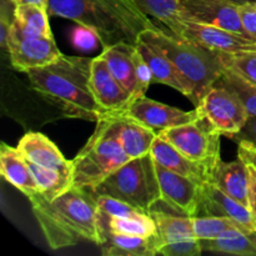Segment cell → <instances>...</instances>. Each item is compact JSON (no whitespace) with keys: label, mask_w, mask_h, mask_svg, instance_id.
Masks as SVG:
<instances>
[{"label":"cell","mask_w":256,"mask_h":256,"mask_svg":"<svg viewBox=\"0 0 256 256\" xmlns=\"http://www.w3.org/2000/svg\"><path fill=\"white\" fill-rule=\"evenodd\" d=\"M28 199L50 249H64L80 242L99 245V208L90 190L72 186L52 200L42 194Z\"/></svg>","instance_id":"cell-1"},{"label":"cell","mask_w":256,"mask_h":256,"mask_svg":"<svg viewBox=\"0 0 256 256\" xmlns=\"http://www.w3.org/2000/svg\"><path fill=\"white\" fill-rule=\"evenodd\" d=\"M92 58L60 55L56 62L26 72L32 89L66 116L98 122L108 114L92 89Z\"/></svg>","instance_id":"cell-2"},{"label":"cell","mask_w":256,"mask_h":256,"mask_svg":"<svg viewBox=\"0 0 256 256\" xmlns=\"http://www.w3.org/2000/svg\"><path fill=\"white\" fill-rule=\"evenodd\" d=\"M48 10L94 30L102 48L119 42L136 45L144 30L155 28L135 0H49Z\"/></svg>","instance_id":"cell-3"},{"label":"cell","mask_w":256,"mask_h":256,"mask_svg":"<svg viewBox=\"0 0 256 256\" xmlns=\"http://www.w3.org/2000/svg\"><path fill=\"white\" fill-rule=\"evenodd\" d=\"M140 40L156 46L172 62L178 74L190 90V102L196 108L204 95L222 76L224 64L219 52L178 36L160 28L144 30Z\"/></svg>","instance_id":"cell-4"},{"label":"cell","mask_w":256,"mask_h":256,"mask_svg":"<svg viewBox=\"0 0 256 256\" xmlns=\"http://www.w3.org/2000/svg\"><path fill=\"white\" fill-rule=\"evenodd\" d=\"M90 192L98 196L122 200L149 212L152 205L162 199L155 160L152 154L130 159Z\"/></svg>","instance_id":"cell-5"},{"label":"cell","mask_w":256,"mask_h":256,"mask_svg":"<svg viewBox=\"0 0 256 256\" xmlns=\"http://www.w3.org/2000/svg\"><path fill=\"white\" fill-rule=\"evenodd\" d=\"M96 124L94 134L72 160L74 188L95 189L102 180L130 160L120 142L108 132L104 125Z\"/></svg>","instance_id":"cell-6"},{"label":"cell","mask_w":256,"mask_h":256,"mask_svg":"<svg viewBox=\"0 0 256 256\" xmlns=\"http://www.w3.org/2000/svg\"><path fill=\"white\" fill-rule=\"evenodd\" d=\"M158 135L174 145L185 156L206 165L212 170L220 160L222 134L200 115L194 122L169 128Z\"/></svg>","instance_id":"cell-7"},{"label":"cell","mask_w":256,"mask_h":256,"mask_svg":"<svg viewBox=\"0 0 256 256\" xmlns=\"http://www.w3.org/2000/svg\"><path fill=\"white\" fill-rule=\"evenodd\" d=\"M195 109L218 132L228 138L240 132L250 116L240 98L219 82L210 88Z\"/></svg>","instance_id":"cell-8"},{"label":"cell","mask_w":256,"mask_h":256,"mask_svg":"<svg viewBox=\"0 0 256 256\" xmlns=\"http://www.w3.org/2000/svg\"><path fill=\"white\" fill-rule=\"evenodd\" d=\"M168 29L178 36L222 54L256 52V42L236 32L179 18Z\"/></svg>","instance_id":"cell-9"},{"label":"cell","mask_w":256,"mask_h":256,"mask_svg":"<svg viewBox=\"0 0 256 256\" xmlns=\"http://www.w3.org/2000/svg\"><path fill=\"white\" fill-rule=\"evenodd\" d=\"M182 19L212 25L245 38H252L240 18L239 4L230 0H178Z\"/></svg>","instance_id":"cell-10"},{"label":"cell","mask_w":256,"mask_h":256,"mask_svg":"<svg viewBox=\"0 0 256 256\" xmlns=\"http://www.w3.org/2000/svg\"><path fill=\"white\" fill-rule=\"evenodd\" d=\"M6 52L12 65L19 72L46 66L62 54L52 36H28L10 29Z\"/></svg>","instance_id":"cell-11"},{"label":"cell","mask_w":256,"mask_h":256,"mask_svg":"<svg viewBox=\"0 0 256 256\" xmlns=\"http://www.w3.org/2000/svg\"><path fill=\"white\" fill-rule=\"evenodd\" d=\"M162 199L179 214L196 216L202 199L204 184L176 174L155 162Z\"/></svg>","instance_id":"cell-12"},{"label":"cell","mask_w":256,"mask_h":256,"mask_svg":"<svg viewBox=\"0 0 256 256\" xmlns=\"http://www.w3.org/2000/svg\"><path fill=\"white\" fill-rule=\"evenodd\" d=\"M98 122L104 125L115 138L130 159L150 154L156 132L135 120L125 112H109Z\"/></svg>","instance_id":"cell-13"},{"label":"cell","mask_w":256,"mask_h":256,"mask_svg":"<svg viewBox=\"0 0 256 256\" xmlns=\"http://www.w3.org/2000/svg\"><path fill=\"white\" fill-rule=\"evenodd\" d=\"M124 112L156 134L169 128L194 122L199 118L196 109L185 112L145 96L134 100Z\"/></svg>","instance_id":"cell-14"},{"label":"cell","mask_w":256,"mask_h":256,"mask_svg":"<svg viewBox=\"0 0 256 256\" xmlns=\"http://www.w3.org/2000/svg\"><path fill=\"white\" fill-rule=\"evenodd\" d=\"M196 216H222L234 220L246 232H256V222L248 206L215 186L205 182L202 199Z\"/></svg>","instance_id":"cell-15"},{"label":"cell","mask_w":256,"mask_h":256,"mask_svg":"<svg viewBox=\"0 0 256 256\" xmlns=\"http://www.w3.org/2000/svg\"><path fill=\"white\" fill-rule=\"evenodd\" d=\"M92 89L98 104L109 112H124L132 102V96L108 69L104 60L99 56L92 62Z\"/></svg>","instance_id":"cell-16"},{"label":"cell","mask_w":256,"mask_h":256,"mask_svg":"<svg viewBox=\"0 0 256 256\" xmlns=\"http://www.w3.org/2000/svg\"><path fill=\"white\" fill-rule=\"evenodd\" d=\"M150 154L158 164L176 172V174L190 178L200 184L210 182L212 169L209 166L185 156L174 145L162 139L160 135H156L155 138Z\"/></svg>","instance_id":"cell-17"},{"label":"cell","mask_w":256,"mask_h":256,"mask_svg":"<svg viewBox=\"0 0 256 256\" xmlns=\"http://www.w3.org/2000/svg\"><path fill=\"white\" fill-rule=\"evenodd\" d=\"M209 182L249 208L250 170L240 158L230 162L220 159L212 168Z\"/></svg>","instance_id":"cell-18"},{"label":"cell","mask_w":256,"mask_h":256,"mask_svg":"<svg viewBox=\"0 0 256 256\" xmlns=\"http://www.w3.org/2000/svg\"><path fill=\"white\" fill-rule=\"evenodd\" d=\"M16 148L25 159L39 166L72 172V162L65 159L56 145L42 132H28L19 140Z\"/></svg>","instance_id":"cell-19"},{"label":"cell","mask_w":256,"mask_h":256,"mask_svg":"<svg viewBox=\"0 0 256 256\" xmlns=\"http://www.w3.org/2000/svg\"><path fill=\"white\" fill-rule=\"evenodd\" d=\"M99 246L105 256H154L159 255L162 242L158 232L149 238L104 232Z\"/></svg>","instance_id":"cell-20"},{"label":"cell","mask_w":256,"mask_h":256,"mask_svg":"<svg viewBox=\"0 0 256 256\" xmlns=\"http://www.w3.org/2000/svg\"><path fill=\"white\" fill-rule=\"evenodd\" d=\"M0 172L6 182L26 195L39 194L35 178L18 148H12L6 144L2 145L0 150Z\"/></svg>","instance_id":"cell-21"},{"label":"cell","mask_w":256,"mask_h":256,"mask_svg":"<svg viewBox=\"0 0 256 256\" xmlns=\"http://www.w3.org/2000/svg\"><path fill=\"white\" fill-rule=\"evenodd\" d=\"M135 50H136V45L129 44V42H119L112 46L102 48V52L100 54V58L104 60L110 72L124 86V89L129 92L132 98L136 89Z\"/></svg>","instance_id":"cell-22"},{"label":"cell","mask_w":256,"mask_h":256,"mask_svg":"<svg viewBox=\"0 0 256 256\" xmlns=\"http://www.w3.org/2000/svg\"><path fill=\"white\" fill-rule=\"evenodd\" d=\"M136 48L145 59V62H148L150 70H152V82L168 85V86L182 92V95H185L190 100L192 94H190L189 88L185 85V82H182L180 75L178 74L172 62L168 59L164 52H160L154 45L148 44V42H142L140 39L139 42L136 44Z\"/></svg>","instance_id":"cell-23"},{"label":"cell","mask_w":256,"mask_h":256,"mask_svg":"<svg viewBox=\"0 0 256 256\" xmlns=\"http://www.w3.org/2000/svg\"><path fill=\"white\" fill-rule=\"evenodd\" d=\"M12 28L28 36H52L49 24V12L35 4L15 5Z\"/></svg>","instance_id":"cell-24"},{"label":"cell","mask_w":256,"mask_h":256,"mask_svg":"<svg viewBox=\"0 0 256 256\" xmlns=\"http://www.w3.org/2000/svg\"><path fill=\"white\" fill-rule=\"evenodd\" d=\"M26 162L39 186V194H42L45 199H55L72 188V172H60L39 166L29 160H26Z\"/></svg>","instance_id":"cell-25"},{"label":"cell","mask_w":256,"mask_h":256,"mask_svg":"<svg viewBox=\"0 0 256 256\" xmlns=\"http://www.w3.org/2000/svg\"><path fill=\"white\" fill-rule=\"evenodd\" d=\"M99 232L100 240L104 232L149 238L156 234V224L150 214L140 219H122V218L105 216L99 212Z\"/></svg>","instance_id":"cell-26"},{"label":"cell","mask_w":256,"mask_h":256,"mask_svg":"<svg viewBox=\"0 0 256 256\" xmlns=\"http://www.w3.org/2000/svg\"><path fill=\"white\" fill-rule=\"evenodd\" d=\"M216 82L224 85V86L232 89L240 100L244 106L246 108L250 116H256V86L245 80L242 75L232 72L229 68L224 66L222 76Z\"/></svg>","instance_id":"cell-27"},{"label":"cell","mask_w":256,"mask_h":256,"mask_svg":"<svg viewBox=\"0 0 256 256\" xmlns=\"http://www.w3.org/2000/svg\"><path fill=\"white\" fill-rule=\"evenodd\" d=\"M192 222L195 236L199 240L216 239L232 230H244L234 220L222 216H192Z\"/></svg>","instance_id":"cell-28"},{"label":"cell","mask_w":256,"mask_h":256,"mask_svg":"<svg viewBox=\"0 0 256 256\" xmlns=\"http://www.w3.org/2000/svg\"><path fill=\"white\" fill-rule=\"evenodd\" d=\"M135 2L145 14L162 22L166 28L180 18L178 0H135Z\"/></svg>","instance_id":"cell-29"},{"label":"cell","mask_w":256,"mask_h":256,"mask_svg":"<svg viewBox=\"0 0 256 256\" xmlns=\"http://www.w3.org/2000/svg\"><path fill=\"white\" fill-rule=\"evenodd\" d=\"M219 55L224 66L238 72L256 86V52H244L236 54L219 52Z\"/></svg>","instance_id":"cell-30"},{"label":"cell","mask_w":256,"mask_h":256,"mask_svg":"<svg viewBox=\"0 0 256 256\" xmlns=\"http://www.w3.org/2000/svg\"><path fill=\"white\" fill-rule=\"evenodd\" d=\"M98 202L100 214L110 218H122V219H140L149 215V212L132 206L122 200L114 199L110 196L95 195Z\"/></svg>","instance_id":"cell-31"},{"label":"cell","mask_w":256,"mask_h":256,"mask_svg":"<svg viewBox=\"0 0 256 256\" xmlns=\"http://www.w3.org/2000/svg\"><path fill=\"white\" fill-rule=\"evenodd\" d=\"M135 59V74H136V89H135L134 95L132 98V102L134 100L139 99V98L145 96L148 89H149L150 85L152 84V72L150 70L149 65L145 62V59L142 58V55L140 54V52L135 50L134 54ZM130 102V104H132Z\"/></svg>","instance_id":"cell-32"},{"label":"cell","mask_w":256,"mask_h":256,"mask_svg":"<svg viewBox=\"0 0 256 256\" xmlns=\"http://www.w3.org/2000/svg\"><path fill=\"white\" fill-rule=\"evenodd\" d=\"M202 252L198 238L182 239L164 244L159 250V255L164 256H196Z\"/></svg>","instance_id":"cell-33"},{"label":"cell","mask_w":256,"mask_h":256,"mask_svg":"<svg viewBox=\"0 0 256 256\" xmlns=\"http://www.w3.org/2000/svg\"><path fill=\"white\" fill-rule=\"evenodd\" d=\"M72 45L80 52H92L100 42L96 32L85 25L78 24L72 32Z\"/></svg>","instance_id":"cell-34"},{"label":"cell","mask_w":256,"mask_h":256,"mask_svg":"<svg viewBox=\"0 0 256 256\" xmlns=\"http://www.w3.org/2000/svg\"><path fill=\"white\" fill-rule=\"evenodd\" d=\"M240 18L249 36L256 42V4L239 5Z\"/></svg>","instance_id":"cell-35"},{"label":"cell","mask_w":256,"mask_h":256,"mask_svg":"<svg viewBox=\"0 0 256 256\" xmlns=\"http://www.w3.org/2000/svg\"><path fill=\"white\" fill-rule=\"evenodd\" d=\"M230 139L234 142H246L256 146V116H249L244 126L236 134L232 135Z\"/></svg>","instance_id":"cell-36"},{"label":"cell","mask_w":256,"mask_h":256,"mask_svg":"<svg viewBox=\"0 0 256 256\" xmlns=\"http://www.w3.org/2000/svg\"><path fill=\"white\" fill-rule=\"evenodd\" d=\"M238 158L256 170V146L246 142H238Z\"/></svg>","instance_id":"cell-37"},{"label":"cell","mask_w":256,"mask_h":256,"mask_svg":"<svg viewBox=\"0 0 256 256\" xmlns=\"http://www.w3.org/2000/svg\"><path fill=\"white\" fill-rule=\"evenodd\" d=\"M12 18H10V14L5 9V5H2V16H0V45L4 50H6L8 38H9L10 29H12Z\"/></svg>","instance_id":"cell-38"},{"label":"cell","mask_w":256,"mask_h":256,"mask_svg":"<svg viewBox=\"0 0 256 256\" xmlns=\"http://www.w3.org/2000/svg\"><path fill=\"white\" fill-rule=\"evenodd\" d=\"M250 170V192H249V209L256 222V170L248 165Z\"/></svg>","instance_id":"cell-39"},{"label":"cell","mask_w":256,"mask_h":256,"mask_svg":"<svg viewBox=\"0 0 256 256\" xmlns=\"http://www.w3.org/2000/svg\"><path fill=\"white\" fill-rule=\"evenodd\" d=\"M10 2L15 5H22V4H35L39 6L49 9V0H10ZM49 12V10H48Z\"/></svg>","instance_id":"cell-40"},{"label":"cell","mask_w":256,"mask_h":256,"mask_svg":"<svg viewBox=\"0 0 256 256\" xmlns=\"http://www.w3.org/2000/svg\"><path fill=\"white\" fill-rule=\"evenodd\" d=\"M232 2H236V4L242 5V4H256V0H230Z\"/></svg>","instance_id":"cell-41"}]
</instances>
